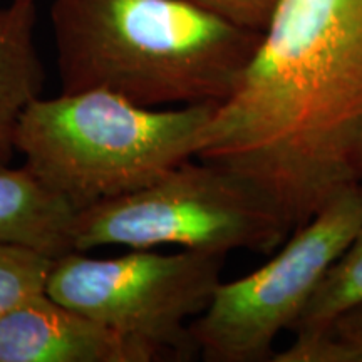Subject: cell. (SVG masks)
Listing matches in <instances>:
<instances>
[{
  "mask_svg": "<svg viewBox=\"0 0 362 362\" xmlns=\"http://www.w3.org/2000/svg\"><path fill=\"white\" fill-rule=\"evenodd\" d=\"M305 223L362 181V0H280L197 156Z\"/></svg>",
  "mask_w": 362,
  "mask_h": 362,
  "instance_id": "cell-1",
  "label": "cell"
},
{
  "mask_svg": "<svg viewBox=\"0 0 362 362\" xmlns=\"http://www.w3.org/2000/svg\"><path fill=\"white\" fill-rule=\"evenodd\" d=\"M51 24L62 93L144 107L223 103L260 40L192 0H54Z\"/></svg>",
  "mask_w": 362,
  "mask_h": 362,
  "instance_id": "cell-2",
  "label": "cell"
},
{
  "mask_svg": "<svg viewBox=\"0 0 362 362\" xmlns=\"http://www.w3.org/2000/svg\"><path fill=\"white\" fill-rule=\"evenodd\" d=\"M216 106L144 107L99 89L39 96L22 111L13 141L25 168L81 211L197 156Z\"/></svg>",
  "mask_w": 362,
  "mask_h": 362,
  "instance_id": "cell-3",
  "label": "cell"
},
{
  "mask_svg": "<svg viewBox=\"0 0 362 362\" xmlns=\"http://www.w3.org/2000/svg\"><path fill=\"white\" fill-rule=\"evenodd\" d=\"M197 160L180 163L133 193L76 211L72 250L168 245L220 255L277 250L293 230L282 208L235 170Z\"/></svg>",
  "mask_w": 362,
  "mask_h": 362,
  "instance_id": "cell-4",
  "label": "cell"
},
{
  "mask_svg": "<svg viewBox=\"0 0 362 362\" xmlns=\"http://www.w3.org/2000/svg\"><path fill=\"white\" fill-rule=\"evenodd\" d=\"M226 255L131 250L115 259L69 252L54 260L45 293L59 304L139 342L158 357L197 354L189 319L206 309Z\"/></svg>",
  "mask_w": 362,
  "mask_h": 362,
  "instance_id": "cell-5",
  "label": "cell"
},
{
  "mask_svg": "<svg viewBox=\"0 0 362 362\" xmlns=\"http://www.w3.org/2000/svg\"><path fill=\"white\" fill-rule=\"evenodd\" d=\"M361 226L362 181L293 228L267 264L220 282L206 309L189 324L197 354L208 362H272L277 337L296 327Z\"/></svg>",
  "mask_w": 362,
  "mask_h": 362,
  "instance_id": "cell-6",
  "label": "cell"
},
{
  "mask_svg": "<svg viewBox=\"0 0 362 362\" xmlns=\"http://www.w3.org/2000/svg\"><path fill=\"white\" fill-rule=\"evenodd\" d=\"M139 342L59 304L45 292L0 317V362H151Z\"/></svg>",
  "mask_w": 362,
  "mask_h": 362,
  "instance_id": "cell-7",
  "label": "cell"
},
{
  "mask_svg": "<svg viewBox=\"0 0 362 362\" xmlns=\"http://www.w3.org/2000/svg\"><path fill=\"white\" fill-rule=\"evenodd\" d=\"M76 211L25 166L0 168V242L59 259L72 250Z\"/></svg>",
  "mask_w": 362,
  "mask_h": 362,
  "instance_id": "cell-8",
  "label": "cell"
},
{
  "mask_svg": "<svg viewBox=\"0 0 362 362\" xmlns=\"http://www.w3.org/2000/svg\"><path fill=\"white\" fill-rule=\"evenodd\" d=\"M35 0L0 7V168L16 156V126L40 96L44 69L34 42Z\"/></svg>",
  "mask_w": 362,
  "mask_h": 362,
  "instance_id": "cell-9",
  "label": "cell"
},
{
  "mask_svg": "<svg viewBox=\"0 0 362 362\" xmlns=\"http://www.w3.org/2000/svg\"><path fill=\"white\" fill-rule=\"evenodd\" d=\"M362 305V226L324 275L296 327L292 342H305L356 307Z\"/></svg>",
  "mask_w": 362,
  "mask_h": 362,
  "instance_id": "cell-10",
  "label": "cell"
},
{
  "mask_svg": "<svg viewBox=\"0 0 362 362\" xmlns=\"http://www.w3.org/2000/svg\"><path fill=\"white\" fill-rule=\"evenodd\" d=\"M272 362H362V305L337 317L319 336L291 342Z\"/></svg>",
  "mask_w": 362,
  "mask_h": 362,
  "instance_id": "cell-11",
  "label": "cell"
},
{
  "mask_svg": "<svg viewBox=\"0 0 362 362\" xmlns=\"http://www.w3.org/2000/svg\"><path fill=\"white\" fill-rule=\"evenodd\" d=\"M54 259L30 248L0 242V317L25 298L45 292Z\"/></svg>",
  "mask_w": 362,
  "mask_h": 362,
  "instance_id": "cell-12",
  "label": "cell"
},
{
  "mask_svg": "<svg viewBox=\"0 0 362 362\" xmlns=\"http://www.w3.org/2000/svg\"><path fill=\"white\" fill-rule=\"evenodd\" d=\"M242 29L264 33L280 0H192Z\"/></svg>",
  "mask_w": 362,
  "mask_h": 362,
  "instance_id": "cell-13",
  "label": "cell"
}]
</instances>
